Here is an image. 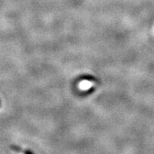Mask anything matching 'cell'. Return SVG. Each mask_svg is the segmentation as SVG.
Returning a JSON list of instances; mask_svg holds the SVG:
<instances>
[{
    "instance_id": "2",
    "label": "cell",
    "mask_w": 154,
    "mask_h": 154,
    "mask_svg": "<svg viewBox=\"0 0 154 154\" xmlns=\"http://www.w3.org/2000/svg\"><path fill=\"white\" fill-rule=\"evenodd\" d=\"M22 152H23V154H35L32 151L30 150V149H24V150L23 149Z\"/></svg>"
},
{
    "instance_id": "3",
    "label": "cell",
    "mask_w": 154,
    "mask_h": 154,
    "mask_svg": "<svg viewBox=\"0 0 154 154\" xmlns=\"http://www.w3.org/2000/svg\"><path fill=\"white\" fill-rule=\"evenodd\" d=\"M0 106H1V101H0Z\"/></svg>"
},
{
    "instance_id": "1",
    "label": "cell",
    "mask_w": 154,
    "mask_h": 154,
    "mask_svg": "<svg viewBox=\"0 0 154 154\" xmlns=\"http://www.w3.org/2000/svg\"><path fill=\"white\" fill-rule=\"evenodd\" d=\"M10 148H11L13 150L15 151V152H22V151H23V149H21V147L18 146H16V145H13V146H10Z\"/></svg>"
}]
</instances>
